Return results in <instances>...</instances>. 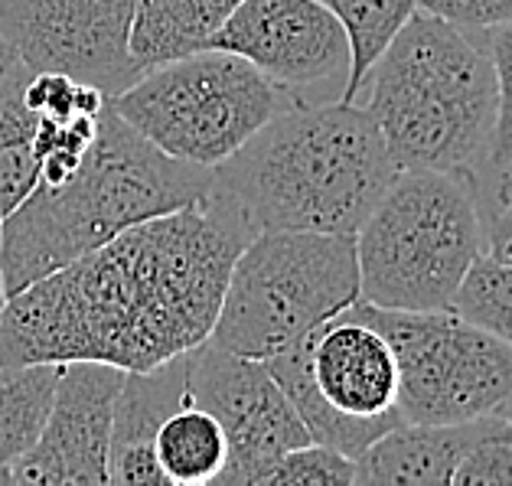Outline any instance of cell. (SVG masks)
Wrapping results in <instances>:
<instances>
[{"mask_svg":"<svg viewBox=\"0 0 512 486\" xmlns=\"http://www.w3.org/2000/svg\"><path fill=\"white\" fill-rule=\"evenodd\" d=\"M59 363L0 366V467H10L40 441L56 402Z\"/></svg>","mask_w":512,"mask_h":486,"instance_id":"18","label":"cell"},{"mask_svg":"<svg viewBox=\"0 0 512 486\" xmlns=\"http://www.w3.org/2000/svg\"><path fill=\"white\" fill-rule=\"evenodd\" d=\"M212 190L216 173L209 167L164 154L108 102L76 173L56 186L36 183L0 222V278L7 297L137 222L193 206Z\"/></svg>","mask_w":512,"mask_h":486,"instance_id":"3","label":"cell"},{"mask_svg":"<svg viewBox=\"0 0 512 486\" xmlns=\"http://www.w3.org/2000/svg\"><path fill=\"white\" fill-rule=\"evenodd\" d=\"M356 460L327 444L310 441L304 447L287 451L278 464L268 470L261 486H353Z\"/></svg>","mask_w":512,"mask_h":486,"instance_id":"22","label":"cell"},{"mask_svg":"<svg viewBox=\"0 0 512 486\" xmlns=\"http://www.w3.org/2000/svg\"><path fill=\"white\" fill-rule=\"evenodd\" d=\"M206 49L248 59L297 102L327 85L343 98L353 62L343 23L320 0H242Z\"/></svg>","mask_w":512,"mask_h":486,"instance_id":"12","label":"cell"},{"mask_svg":"<svg viewBox=\"0 0 512 486\" xmlns=\"http://www.w3.org/2000/svg\"><path fill=\"white\" fill-rule=\"evenodd\" d=\"M255 232L356 235L398 177L366 105L297 102L212 170Z\"/></svg>","mask_w":512,"mask_h":486,"instance_id":"2","label":"cell"},{"mask_svg":"<svg viewBox=\"0 0 512 486\" xmlns=\"http://www.w3.org/2000/svg\"><path fill=\"white\" fill-rule=\"evenodd\" d=\"M291 105V92L226 49L160 62L111 98V108L164 154L209 170Z\"/></svg>","mask_w":512,"mask_h":486,"instance_id":"7","label":"cell"},{"mask_svg":"<svg viewBox=\"0 0 512 486\" xmlns=\"http://www.w3.org/2000/svg\"><path fill=\"white\" fill-rule=\"evenodd\" d=\"M359 301L353 235L255 232L235 258L209 343L271 359Z\"/></svg>","mask_w":512,"mask_h":486,"instance_id":"6","label":"cell"},{"mask_svg":"<svg viewBox=\"0 0 512 486\" xmlns=\"http://www.w3.org/2000/svg\"><path fill=\"white\" fill-rule=\"evenodd\" d=\"M451 310L512 346V261L480 252L460 281Z\"/></svg>","mask_w":512,"mask_h":486,"instance_id":"21","label":"cell"},{"mask_svg":"<svg viewBox=\"0 0 512 486\" xmlns=\"http://www.w3.org/2000/svg\"><path fill=\"white\" fill-rule=\"evenodd\" d=\"M154 451L167 486L219 483V473L229 464V438L222 421L196 402L180 405L160 425Z\"/></svg>","mask_w":512,"mask_h":486,"instance_id":"17","label":"cell"},{"mask_svg":"<svg viewBox=\"0 0 512 486\" xmlns=\"http://www.w3.org/2000/svg\"><path fill=\"white\" fill-rule=\"evenodd\" d=\"M418 10L470 33H486L512 23V0H418Z\"/></svg>","mask_w":512,"mask_h":486,"instance_id":"26","label":"cell"},{"mask_svg":"<svg viewBox=\"0 0 512 486\" xmlns=\"http://www.w3.org/2000/svg\"><path fill=\"white\" fill-rule=\"evenodd\" d=\"M7 307V288H4V278H0V314H4Z\"/></svg>","mask_w":512,"mask_h":486,"instance_id":"29","label":"cell"},{"mask_svg":"<svg viewBox=\"0 0 512 486\" xmlns=\"http://www.w3.org/2000/svg\"><path fill=\"white\" fill-rule=\"evenodd\" d=\"M499 415H506V418L512 421V402H509V405H503V411H499Z\"/></svg>","mask_w":512,"mask_h":486,"instance_id":"30","label":"cell"},{"mask_svg":"<svg viewBox=\"0 0 512 486\" xmlns=\"http://www.w3.org/2000/svg\"><path fill=\"white\" fill-rule=\"evenodd\" d=\"M190 402V376L186 353L173 356L147 372H128L111 418V451H108V483L115 486H167L157 464V431L160 425Z\"/></svg>","mask_w":512,"mask_h":486,"instance_id":"14","label":"cell"},{"mask_svg":"<svg viewBox=\"0 0 512 486\" xmlns=\"http://www.w3.org/2000/svg\"><path fill=\"white\" fill-rule=\"evenodd\" d=\"M486 415L460 425H411L402 421L356 457L359 486H454V473L473 441L483 434Z\"/></svg>","mask_w":512,"mask_h":486,"instance_id":"15","label":"cell"},{"mask_svg":"<svg viewBox=\"0 0 512 486\" xmlns=\"http://www.w3.org/2000/svg\"><path fill=\"white\" fill-rule=\"evenodd\" d=\"M128 372L98 363L72 359L62 363L56 402L49 421L27 454L7 467L4 483L17 486H105L111 418Z\"/></svg>","mask_w":512,"mask_h":486,"instance_id":"13","label":"cell"},{"mask_svg":"<svg viewBox=\"0 0 512 486\" xmlns=\"http://www.w3.org/2000/svg\"><path fill=\"white\" fill-rule=\"evenodd\" d=\"M186 376L190 402L212 411L229 438L222 486H261L287 451L314 441L265 359L219 350L206 340L186 353Z\"/></svg>","mask_w":512,"mask_h":486,"instance_id":"11","label":"cell"},{"mask_svg":"<svg viewBox=\"0 0 512 486\" xmlns=\"http://www.w3.org/2000/svg\"><path fill=\"white\" fill-rule=\"evenodd\" d=\"M496 196L503 199V203L512 206V164L496 177Z\"/></svg>","mask_w":512,"mask_h":486,"instance_id":"28","label":"cell"},{"mask_svg":"<svg viewBox=\"0 0 512 486\" xmlns=\"http://www.w3.org/2000/svg\"><path fill=\"white\" fill-rule=\"evenodd\" d=\"M359 95H366V111L398 170L493 177L499 85L483 33L415 10L376 59Z\"/></svg>","mask_w":512,"mask_h":486,"instance_id":"4","label":"cell"},{"mask_svg":"<svg viewBox=\"0 0 512 486\" xmlns=\"http://www.w3.org/2000/svg\"><path fill=\"white\" fill-rule=\"evenodd\" d=\"M23 98H27L36 118H53V121H69L82 115L95 118L108 105V98L95 85L62 76V72H33L27 79V89H23Z\"/></svg>","mask_w":512,"mask_h":486,"instance_id":"23","label":"cell"},{"mask_svg":"<svg viewBox=\"0 0 512 486\" xmlns=\"http://www.w3.org/2000/svg\"><path fill=\"white\" fill-rule=\"evenodd\" d=\"M242 0H137L131 49L147 69L206 49Z\"/></svg>","mask_w":512,"mask_h":486,"instance_id":"16","label":"cell"},{"mask_svg":"<svg viewBox=\"0 0 512 486\" xmlns=\"http://www.w3.org/2000/svg\"><path fill=\"white\" fill-rule=\"evenodd\" d=\"M349 310L392 343L398 411L411 425H460L512 402V346L454 310H392L362 297Z\"/></svg>","mask_w":512,"mask_h":486,"instance_id":"9","label":"cell"},{"mask_svg":"<svg viewBox=\"0 0 512 486\" xmlns=\"http://www.w3.org/2000/svg\"><path fill=\"white\" fill-rule=\"evenodd\" d=\"M490 46L493 66H496V85H499V115H496V141H493V160L490 170L499 177L512 160V23L483 33Z\"/></svg>","mask_w":512,"mask_h":486,"instance_id":"25","label":"cell"},{"mask_svg":"<svg viewBox=\"0 0 512 486\" xmlns=\"http://www.w3.org/2000/svg\"><path fill=\"white\" fill-rule=\"evenodd\" d=\"M265 363L310 438L353 460L405 421L392 343L349 307Z\"/></svg>","mask_w":512,"mask_h":486,"instance_id":"8","label":"cell"},{"mask_svg":"<svg viewBox=\"0 0 512 486\" xmlns=\"http://www.w3.org/2000/svg\"><path fill=\"white\" fill-rule=\"evenodd\" d=\"M454 486H512V421L486 415L483 434L454 473Z\"/></svg>","mask_w":512,"mask_h":486,"instance_id":"24","label":"cell"},{"mask_svg":"<svg viewBox=\"0 0 512 486\" xmlns=\"http://www.w3.org/2000/svg\"><path fill=\"white\" fill-rule=\"evenodd\" d=\"M20 66H23V62L17 59L14 46H10L7 36H4V27H0V85H7V79L14 76Z\"/></svg>","mask_w":512,"mask_h":486,"instance_id":"27","label":"cell"},{"mask_svg":"<svg viewBox=\"0 0 512 486\" xmlns=\"http://www.w3.org/2000/svg\"><path fill=\"white\" fill-rule=\"evenodd\" d=\"M320 4L333 10V17L343 23L349 36L353 62H349L343 102H356L376 59L418 10V0H320Z\"/></svg>","mask_w":512,"mask_h":486,"instance_id":"20","label":"cell"},{"mask_svg":"<svg viewBox=\"0 0 512 486\" xmlns=\"http://www.w3.org/2000/svg\"><path fill=\"white\" fill-rule=\"evenodd\" d=\"M252 239V222L219 186L193 206L137 222L7 297L0 366L98 359L147 372L196 350Z\"/></svg>","mask_w":512,"mask_h":486,"instance_id":"1","label":"cell"},{"mask_svg":"<svg viewBox=\"0 0 512 486\" xmlns=\"http://www.w3.org/2000/svg\"><path fill=\"white\" fill-rule=\"evenodd\" d=\"M509 164H512V160H509Z\"/></svg>","mask_w":512,"mask_h":486,"instance_id":"31","label":"cell"},{"mask_svg":"<svg viewBox=\"0 0 512 486\" xmlns=\"http://www.w3.org/2000/svg\"><path fill=\"white\" fill-rule=\"evenodd\" d=\"M134 10L137 0H0V27L30 72H62L111 102L144 76Z\"/></svg>","mask_w":512,"mask_h":486,"instance_id":"10","label":"cell"},{"mask_svg":"<svg viewBox=\"0 0 512 486\" xmlns=\"http://www.w3.org/2000/svg\"><path fill=\"white\" fill-rule=\"evenodd\" d=\"M33 72L20 66L7 85H0V222L27 199L40 183V154H36V115L23 89Z\"/></svg>","mask_w":512,"mask_h":486,"instance_id":"19","label":"cell"},{"mask_svg":"<svg viewBox=\"0 0 512 486\" xmlns=\"http://www.w3.org/2000/svg\"><path fill=\"white\" fill-rule=\"evenodd\" d=\"M496 177L402 170L359 226V297L392 310H451L483 252V193Z\"/></svg>","mask_w":512,"mask_h":486,"instance_id":"5","label":"cell"}]
</instances>
